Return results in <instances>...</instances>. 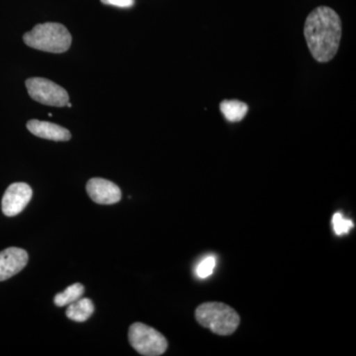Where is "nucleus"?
<instances>
[{
    "label": "nucleus",
    "mask_w": 356,
    "mask_h": 356,
    "mask_svg": "<svg viewBox=\"0 0 356 356\" xmlns=\"http://www.w3.org/2000/svg\"><path fill=\"white\" fill-rule=\"evenodd\" d=\"M304 35L313 58L318 63L330 62L337 55L341 44V20L339 14L330 7H317L307 17Z\"/></svg>",
    "instance_id": "obj_1"
},
{
    "label": "nucleus",
    "mask_w": 356,
    "mask_h": 356,
    "mask_svg": "<svg viewBox=\"0 0 356 356\" xmlns=\"http://www.w3.org/2000/svg\"><path fill=\"white\" fill-rule=\"evenodd\" d=\"M24 43L35 50L60 54L69 50L72 35L64 25L48 22L35 26L23 36Z\"/></svg>",
    "instance_id": "obj_2"
},
{
    "label": "nucleus",
    "mask_w": 356,
    "mask_h": 356,
    "mask_svg": "<svg viewBox=\"0 0 356 356\" xmlns=\"http://www.w3.org/2000/svg\"><path fill=\"white\" fill-rule=\"evenodd\" d=\"M197 322L219 336L234 334L240 325V316L232 307L220 302L201 304L195 311Z\"/></svg>",
    "instance_id": "obj_3"
},
{
    "label": "nucleus",
    "mask_w": 356,
    "mask_h": 356,
    "mask_svg": "<svg viewBox=\"0 0 356 356\" xmlns=\"http://www.w3.org/2000/svg\"><path fill=\"white\" fill-rule=\"evenodd\" d=\"M129 341L134 350L145 356L163 355L168 348V341L154 327L135 323L129 329Z\"/></svg>",
    "instance_id": "obj_4"
},
{
    "label": "nucleus",
    "mask_w": 356,
    "mask_h": 356,
    "mask_svg": "<svg viewBox=\"0 0 356 356\" xmlns=\"http://www.w3.org/2000/svg\"><path fill=\"white\" fill-rule=\"evenodd\" d=\"M30 97L48 106L64 107L70 102V96L64 88L43 77H31L26 81Z\"/></svg>",
    "instance_id": "obj_5"
},
{
    "label": "nucleus",
    "mask_w": 356,
    "mask_h": 356,
    "mask_svg": "<svg viewBox=\"0 0 356 356\" xmlns=\"http://www.w3.org/2000/svg\"><path fill=\"white\" fill-rule=\"evenodd\" d=\"M33 195L31 187L24 182L9 185L1 201L2 212L7 217L20 214L29 204Z\"/></svg>",
    "instance_id": "obj_6"
},
{
    "label": "nucleus",
    "mask_w": 356,
    "mask_h": 356,
    "mask_svg": "<svg viewBox=\"0 0 356 356\" xmlns=\"http://www.w3.org/2000/svg\"><path fill=\"white\" fill-rule=\"evenodd\" d=\"M86 191L89 197L100 205H112L118 203L122 198L118 185L104 178H91L86 184Z\"/></svg>",
    "instance_id": "obj_7"
},
{
    "label": "nucleus",
    "mask_w": 356,
    "mask_h": 356,
    "mask_svg": "<svg viewBox=\"0 0 356 356\" xmlns=\"http://www.w3.org/2000/svg\"><path fill=\"white\" fill-rule=\"evenodd\" d=\"M28 254L19 248H8L0 252V281H6L21 270L28 264Z\"/></svg>",
    "instance_id": "obj_8"
},
{
    "label": "nucleus",
    "mask_w": 356,
    "mask_h": 356,
    "mask_svg": "<svg viewBox=\"0 0 356 356\" xmlns=\"http://www.w3.org/2000/svg\"><path fill=\"white\" fill-rule=\"evenodd\" d=\"M27 129L36 137L42 139L56 140V142H67L72 138L67 129L51 123V122L40 121L33 119L27 123Z\"/></svg>",
    "instance_id": "obj_9"
},
{
    "label": "nucleus",
    "mask_w": 356,
    "mask_h": 356,
    "mask_svg": "<svg viewBox=\"0 0 356 356\" xmlns=\"http://www.w3.org/2000/svg\"><path fill=\"white\" fill-rule=\"evenodd\" d=\"M95 312L93 302L88 298H79L67 307L65 315L74 322H86Z\"/></svg>",
    "instance_id": "obj_10"
},
{
    "label": "nucleus",
    "mask_w": 356,
    "mask_h": 356,
    "mask_svg": "<svg viewBox=\"0 0 356 356\" xmlns=\"http://www.w3.org/2000/svg\"><path fill=\"white\" fill-rule=\"evenodd\" d=\"M220 109L225 118L229 122H240L245 118L248 106L238 100H225L220 104Z\"/></svg>",
    "instance_id": "obj_11"
},
{
    "label": "nucleus",
    "mask_w": 356,
    "mask_h": 356,
    "mask_svg": "<svg viewBox=\"0 0 356 356\" xmlns=\"http://www.w3.org/2000/svg\"><path fill=\"white\" fill-rule=\"evenodd\" d=\"M84 286L81 283H74L70 286L65 288L64 292L56 295L54 302L58 307L69 306L72 302L76 301L83 297Z\"/></svg>",
    "instance_id": "obj_12"
},
{
    "label": "nucleus",
    "mask_w": 356,
    "mask_h": 356,
    "mask_svg": "<svg viewBox=\"0 0 356 356\" xmlns=\"http://www.w3.org/2000/svg\"><path fill=\"white\" fill-rule=\"evenodd\" d=\"M217 259L214 255H208L205 259L199 262L195 268V274L200 280H206L214 273L216 267Z\"/></svg>",
    "instance_id": "obj_13"
},
{
    "label": "nucleus",
    "mask_w": 356,
    "mask_h": 356,
    "mask_svg": "<svg viewBox=\"0 0 356 356\" xmlns=\"http://www.w3.org/2000/svg\"><path fill=\"white\" fill-rule=\"evenodd\" d=\"M332 226L337 236L346 235L353 228V222L344 219L341 213H336L332 217Z\"/></svg>",
    "instance_id": "obj_14"
},
{
    "label": "nucleus",
    "mask_w": 356,
    "mask_h": 356,
    "mask_svg": "<svg viewBox=\"0 0 356 356\" xmlns=\"http://www.w3.org/2000/svg\"><path fill=\"white\" fill-rule=\"evenodd\" d=\"M103 4L119 7V8H130L135 4V0H100Z\"/></svg>",
    "instance_id": "obj_15"
}]
</instances>
